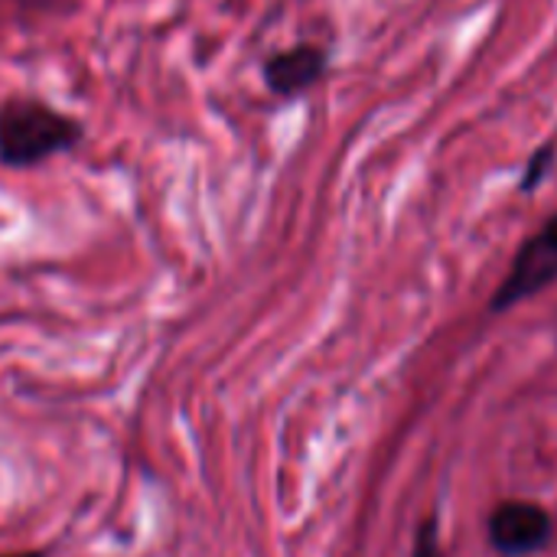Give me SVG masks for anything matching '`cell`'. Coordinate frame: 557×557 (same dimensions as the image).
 <instances>
[{"mask_svg":"<svg viewBox=\"0 0 557 557\" xmlns=\"http://www.w3.org/2000/svg\"><path fill=\"white\" fill-rule=\"evenodd\" d=\"M3 557H42L39 552H33V555H3Z\"/></svg>","mask_w":557,"mask_h":557,"instance_id":"7","label":"cell"},{"mask_svg":"<svg viewBox=\"0 0 557 557\" xmlns=\"http://www.w3.org/2000/svg\"><path fill=\"white\" fill-rule=\"evenodd\" d=\"M326 52L320 46H294L264 62V85L277 98H297L307 88H313L326 72Z\"/></svg>","mask_w":557,"mask_h":557,"instance_id":"4","label":"cell"},{"mask_svg":"<svg viewBox=\"0 0 557 557\" xmlns=\"http://www.w3.org/2000/svg\"><path fill=\"white\" fill-rule=\"evenodd\" d=\"M490 539L506 557L532 555L552 539V519L535 503H506L490 519Z\"/></svg>","mask_w":557,"mask_h":557,"instance_id":"3","label":"cell"},{"mask_svg":"<svg viewBox=\"0 0 557 557\" xmlns=\"http://www.w3.org/2000/svg\"><path fill=\"white\" fill-rule=\"evenodd\" d=\"M557 281V215L535 235L522 245L509 277L503 281V287L493 297V310H509L535 294H542L545 287H552Z\"/></svg>","mask_w":557,"mask_h":557,"instance_id":"2","label":"cell"},{"mask_svg":"<svg viewBox=\"0 0 557 557\" xmlns=\"http://www.w3.org/2000/svg\"><path fill=\"white\" fill-rule=\"evenodd\" d=\"M414 557H437V532H434V522H428L418 535V545H414Z\"/></svg>","mask_w":557,"mask_h":557,"instance_id":"6","label":"cell"},{"mask_svg":"<svg viewBox=\"0 0 557 557\" xmlns=\"http://www.w3.org/2000/svg\"><path fill=\"white\" fill-rule=\"evenodd\" d=\"M85 137L82 124L39 98H7L0 104V163L10 170L39 166Z\"/></svg>","mask_w":557,"mask_h":557,"instance_id":"1","label":"cell"},{"mask_svg":"<svg viewBox=\"0 0 557 557\" xmlns=\"http://www.w3.org/2000/svg\"><path fill=\"white\" fill-rule=\"evenodd\" d=\"M552 160H555V153H552V147H542L535 157H532V163H529V170H525V180H522V189H532V186H539L542 183V176H545V170L552 166Z\"/></svg>","mask_w":557,"mask_h":557,"instance_id":"5","label":"cell"}]
</instances>
